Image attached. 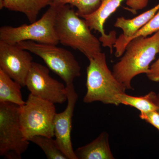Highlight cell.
I'll list each match as a JSON object with an SVG mask.
<instances>
[{
  "instance_id": "cell-16",
  "label": "cell",
  "mask_w": 159,
  "mask_h": 159,
  "mask_svg": "<svg viewBox=\"0 0 159 159\" xmlns=\"http://www.w3.org/2000/svg\"><path fill=\"white\" fill-rule=\"evenodd\" d=\"M156 96L157 94L153 92L139 97L130 96L125 93L119 95L118 99L121 104L130 106L139 110L140 112H147L158 110L155 102Z\"/></svg>"
},
{
  "instance_id": "cell-8",
  "label": "cell",
  "mask_w": 159,
  "mask_h": 159,
  "mask_svg": "<svg viewBox=\"0 0 159 159\" xmlns=\"http://www.w3.org/2000/svg\"><path fill=\"white\" fill-rule=\"evenodd\" d=\"M25 86L30 93L54 104L67 101L66 85L52 78L49 68L38 63L32 62Z\"/></svg>"
},
{
  "instance_id": "cell-19",
  "label": "cell",
  "mask_w": 159,
  "mask_h": 159,
  "mask_svg": "<svg viewBox=\"0 0 159 159\" xmlns=\"http://www.w3.org/2000/svg\"><path fill=\"white\" fill-rule=\"evenodd\" d=\"M159 31V10L156 14L146 25L137 31L130 38L127 40L124 44V49L128 43L134 39L138 37H147L148 35L154 34Z\"/></svg>"
},
{
  "instance_id": "cell-9",
  "label": "cell",
  "mask_w": 159,
  "mask_h": 159,
  "mask_svg": "<svg viewBox=\"0 0 159 159\" xmlns=\"http://www.w3.org/2000/svg\"><path fill=\"white\" fill-rule=\"evenodd\" d=\"M33 57L29 51L17 44L0 40V70L22 87H25L26 78L31 69Z\"/></svg>"
},
{
  "instance_id": "cell-17",
  "label": "cell",
  "mask_w": 159,
  "mask_h": 159,
  "mask_svg": "<svg viewBox=\"0 0 159 159\" xmlns=\"http://www.w3.org/2000/svg\"><path fill=\"white\" fill-rule=\"evenodd\" d=\"M53 138L36 136L29 140L41 148L48 159H68L57 147L56 141Z\"/></svg>"
},
{
  "instance_id": "cell-22",
  "label": "cell",
  "mask_w": 159,
  "mask_h": 159,
  "mask_svg": "<svg viewBox=\"0 0 159 159\" xmlns=\"http://www.w3.org/2000/svg\"><path fill=\"white\" fill-rule=\"evenodd\" d=\"M156 104L158 107V111L159 112V93L157 94L155 100Z\"/></svg>"
},
{
  "instance_id": "cell-2",
  "label": "cell",
  "mask_w": 159,
  "mask_h": 159,
  "mask_svg": "<svg viewBox=\"0 0 159 159\" xmlns=\"http://www.w3.org/2000/svg\"><path fill=\"white\" fill-rule=\"evenodd\" d=\"M159 53V31L150 37H138L131 40L121 59L115 64L113 74L126 90H133V79L139 74H147L151 63Z\"/></svg>"
},
{
  "instance_id": "cell-4",
  "label": "cell",
  "mask_w": 159,
  "mask_h": 159,
  "mask_svg": "<svg viewBox=\"0 0 159 159\" xmlns=\"http://www.w3.org/2000/svg\"><path fill=\"white\" fill-rule=\"evenodd\" d=\"M54 103L30 93L20 107L19 119L23 134L29 141L32 137H54V121L57 113Z\"/></svg>"
},
{
  "instance_id": "cell-13",
  "label": "cell",
  "mask_w": 159,
  "mask_h": 159,
  "mask_svg": "<svg viewBox=\"0 0 159 159\" xmlns=\"http://www.w3.org/2000/svg\"><path fill=\"white\" fill-rule=\"evenodd\" d=\"M77 159H115L110 146L108 134L103 132L90 143L75 150Z\"/></svg>"
},
{
  "instance_id": "cell-11",
  "label": "cell",
  "mask_w": 159,
  "mask_h": 159,
  "mask_svg": "<svg viewBox=\"0 0 159 159\" xmlns=\"http://www.w3.org/2000/svg\"><path fill=\"white\" fill-rule=\"evenodd\" d=\"M124 0H102L99 8L92 14L82 16L91 30L101 34L99 39L103 47H108L112 53V47L116 40V32L107 34L104 29L107 20L113 13Z\"/></svg>"
},
{
  "instance_id": "cell-6",
  "label": "cell",
  "mask_w": 159,
  "mask_h": 159,
  "mask_svg": "<svg viewBox=\"0 0 159 159\" xmlns=\"http://www.w3.org/2000/svg\"><path fill=\"white\" fill-rule=\"evenodd\" d=\"M16 44L41 58L49 68L64 81L66 85L73 84L74 79L80 76L81 68L78 61L74 54L65 49L31 41Z\"/></svg>"
},
{
  "instance_id": "cell-3",
  "label": "cell",
  "mask_w": 159,
  "mask_h": 159,
  "mask_svg": "<svg viewBox=\"0 0 159 159\" xmlns=\"http://www.w3.org/2000/svg\"><path fill=\"white\" fill-rule=\"evenodd\" d=\"M87 68V92L84 97L85 103L100 102L103 104L119 106L118 99L126 89L111 72L107 63L105 54L101 52L89 59Z\"/></svg>"
},
{
  "instance_id": "cell-18",
  "label": "cell",
  "mask_w": 159,
  "mask_h": 159,
  "mask_svg": "<svg viewBox=\"0 0 159 159\" xmlns=\"http://www.w3.org/2000/svg\"><path fill=\"white\" fill-rule=\"evenodd\" d=\"M102 0H53L56 6L70 5L77 9L76 13L80 16L92 14L99 8Z\"/></svg>"
},
{
  "instance_id": "cell-15",
  "label": "cell",
  "mask_w": 159,
  "mask_h": 159,
  "mask_svg": "<svg viewBox=\"0 0 159 159\" xmlns=\"http://www.w3.org/2000/svg\"><path fill=\"white\" fill-rule=\"evenodd\" d=\"M22 87L0 70V102H10L21 106L25 103L22 96Z\"/></svg>"
},
{
  "instance_id": "cell-10",
  "label": "cell",
  "mask_w": 159,
  "mask_h": 159,
  "mask_svg": "<svg viewBox=\"0 0 159 159\" xmlns=\"http://www.w3.org/2000/svg\"><path fill=\"white\" fill-rule=\"evenodd\" d=\"M67 105L62 112L56 113L54 121V137L58 148L68 159H77L74 150L71 139L72 118L78 95L74 84L66 85Z\"/></svg>"
},
{
  "instance_id": "cell-7",
  "label": "cell",
  "mask_w": 159,
  "mask_h": 159,
  "mask_svg": "<svg viewBox=\"0 0 159 159\" xmlns=\"http://www.w3.org/2000/svg\"><path fill=\"white\" fill-rule=\"evenodd\" d=\"M19 106L0 102V155L8 159H20L29 141L23 134L19 119Z\"/></svg>"
},
{
  "instance_id": "cell-5",
  "label": "cell",
  "mask_w": 159,
  "mask_h": 159,
  "mask_svg": "<svg viewBox=\"0 0 159 159\" xmlns=\"http://www.w3.org/2000/svg\"><path fill=\"white\" fill-rule=\"evenodd\" d=\"M56 6L52 5L39 20L30 25L18 27L2 26L0 28V40L16 44L25 41L57 45L59 43L55 30Z\"/></svg>"
},
{
  "instance_id": "cell-1",
  "label": "cell",
  "mask_w": 159,
  "mask_h": 159,
  "mask_svg": "<svg viewBox=\"0 0 159 159\" xmlns=\"http://www.w3.org/2000/svg\"><path fill=\"white\" fill-rule=\"evenodd\" d=\"M55 6L54 27L60 43L80 51L88 59L102 52L101 42L92 34L85 20L71 6Z\"/></svg>"
},
{
  "instance_id": "cell-14",
  "label": "cell",
  "mask_w": 159,
  "mask_h": 159,
  "mask_svg": "<svg viewBox=\"0 0 159 159\" xmlns=\"http://www.w3.org/2000/svg\"><path fill=\"white\" fill-rule=\"evenodd\" d=\"M53 2V0H0V9L21 12L31 23L37 20L42 9L50 6Z\"/></svg>"
},
{
  "instance_id": "cell-21",
  "label": "cell",
  "mask_w": 159,
  "mask_h": 159,
  "mask_svg": "<svg viewBox=\"0 0 159 159\" xmlns=\"http://www.w3.org/2000/svg\"><path fill=\"white\" fill-rule=\"evenodd\" d=\"M146 75L149 80L153 82H159V57L150 66L149 71Z\"/></svg>"
},
{
  "instance_id": "cell-20",
  "label": "cell",
  "mask_w": 159,
  "mask_h": 159,
  "mask_svg": "<svg viewBox=\"0 0 159 159\" xmlns=\"http://www.w3.org/2000/svg\"><path fill=\"white\" fill-rule=\"evenodd\" d=\"M139 117L142 120L153 125L159 131V112L157 110L140 112Z\"/></svg>"
},
{
  "instance_id": "cell-12",
  "label": "cell",
  "mask_w": 159,
  "mask_h": 159,
  "mask_svg": "<svg viewBox=\"0 0 159 159\" xmlns=\"http://www.w3.org/2000/svg\"><path fill=\"white\" fill-rule=\"evenodd\" d=\"M159 10V4L133 18L126 19L124 17L117 18L114 26L121 29L123 33L117 39L113 46L116 50V57H120L123 55L125 52L124 45L125 42L146 25Z\"/></svg>"
}]
</instances>
